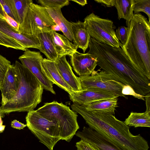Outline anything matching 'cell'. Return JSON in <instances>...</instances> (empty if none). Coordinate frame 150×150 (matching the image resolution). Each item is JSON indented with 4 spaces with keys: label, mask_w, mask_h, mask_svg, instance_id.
<instances>
[{
    "label": "cell",
    "mask_w": 150,
    "mask_h": 150,
    "mask_svg": "<svg viewBox=\"0 0 150 150\" xmlns=\"http://www.w3.org/2000/svg\"><path fill=\"white\" fill-rule=\"evenodd\" d=\"M88 47V53L96 56L97 65L102 70L139 95L145 96L150 93V80L139 72L121 47H113L91 37Z\"/></svg>",
    "instance_id": "1"
},
{
    "label": "cell",
    "mask_w": 150,
    "mask_h": 150,
    "mask_svg": "<svg viewBox=\"0 0 150 150\" xmlns=\"http://www.w3.org/2000/svg\"><path fill=\"white\" fill-rule=\"evenodd\" d=\"M71 107L80 115L89 128L103 136L122 150H148L147 141L140 134L133 135L124 121L109 112L90 110L73 103Z\"/></svg>",
    "instance_id": "2"
},
{
    "label": "cell",
    "mask_w": 150,
    "mask_h": 150,
    "mask_svg": "<svg viewBox=\"0 0 150 150\" xmlns=\"http://www.w3.org/2000/svg\"><path fill=\"white\" fill-rule=\"evenodd\" d=\"M127 27L123 49L139 72L150 80V23L141 13H136Z\"/></svg>",
    "instance_id": "3"
},
{
    "label": "cell",
    "mask_w": 150,
    "mask_h": 150,
    "mask_svg": "<svg viewBox=\"0 0 150 150\" xmlns=\"http://www.w3.org/2000/svg\"><path fill=\"white\" fill-rule=\"evenodd\" d=\"M19 81L18 90L14 96L1 106L4 114L34 110L42 101L43 87L37 78L18 61L13 64Z\"/></svg>",
    "instance_id": "4"
},
{
    "label": "cell",
    "mask_w": 150,
    "mask_h": 150,
    "mask_svg": "<svg viewBox=\"0 0 150 150\" xmlns=\"http://www.w3.org/2000/svg\"><path fill=\"white\" fill-rule=\"evenodd\" d=\"M36 110L43 117L58 125L61 140L70 142L79 128L77 113L62 103L54 101L45 103Z\"/></svg>",
    "instance_id": "5"
},
{
    "label": "cell",
    "mask_w": 150,
    "mask_h": 150,
    "mask_svg": "<svg viewBox=\"0 0 150 150\" xmlns=\"http://www.w3.org/2000/svg\"><path fill=\"white\" fill-rule=\"evenodd\" d=\"M55 24L46 8L33 2L19 24V30L24 35L37 37L40 33L53 31L51 27Z\"/></svg>",
    "instance_id": "6"
},
{
    "label": "cell",
    "mask_w": 150,
    "mask_h": 150,
    "mask_svg": "<svg viewBox=\"0 0 150 150\" xmlns=\"http://www.w3.org/2000/svg\"><path fill=\"white\" fill-rule=\"evenodd\" d=\"M27 126L31 132L49 150H53L61 140L58 125L41 116L36 110L28 112L26 117Z\"/></svg>",
    "instance_id": "7"
},
{
    "label": "cell",
    "mask_w": 150,
    "mask_h": 150,
    "mask_svg": "<svg viewBox=\"0 0 150 150\" xmlns=\"http://www.w3.org/2000/svg\"><path fill=\"white\" fill-rule=\"evenodd\" d=\"M84 20L86 23L91 38L100 43L123 49V45L116 36L112 21L101 18L93 12L87 16Z\"/></svg>",
    "instance_id": "8"
},
{
    "label": "cell",
    "mask_w": 150,
    "mask_h": 150,
    "mask_svg": "<svg viewBox=\"0 0 150 150\" xmlns=\"http://www.w3.org/2000/svg\"><path fill=\"white\" fill-rule=\"evenodd\" d=\"M94 70L90 75L79 77L82 88H95L110 92L119 96L126 98L122 93L125 85L116 80L110 74L103 70Z\"/></svg>",
    "instance_id": "9"
},
{
    "label": "cell",
    "mask_w": 150,
    "mask_h": 150,
    "mask_svg": "<svg viewBox=\"0 0 150 150\" xmlns=\"http://www.w3.org/2000/svg\"><path fill=\"white\" fill-rule=\"evenodd\" d=\"M43 59L40 52L28 49L18 58L21 64L28 68L39 80L43 89L55 94L53 89V83L48 79L42 71L41 63Z\"/></svg>",
    "instance_id": "10"
},
{
    "label": "cell",
    "mask_w": 150,
    "mask_h": 150,
    "mask_svg": "<svg viewBox=\"0 0 150 150\" xmlns=\"http://www.w3.org/2000/svg\"><path fill=\"white\" fill-rule=\"evenodd\" d=\"M119 96L108 91L95 88H82L81 91L69 95L70 99L79 105L105 99L117 98Z\"/></svg>",
    "instance_id": "11"
},
{
    "label": "cell",
    "mask_w": 150,
    "mask_h": 150,
    "mask_svg": "<svg viewBox=\"0 0 150 150\" xmlns=\"http://www.w3.org/2000/svg\"><path fill=\"white\" fill-rule=\"evenodd\" d=\"M70 60L74 70L80 76L90 75L97 65L96 56L88 52L76 51L70 56Z\"/></svg>",
    "instance_id": "12"
},
{
    "label": "cell",
    "mask_w": 150,
    "mask_h": 150,
    "mask_svg": "<svg viewBox=\"0 0 150 150\" xmlns=\"http://www.w3.org/2000/svg\"><path fill=\"white\" fill-rule=\"evenodd\" d=\"M76 135L92 145L99 150H122L105 136L89 127H84Z\"/></svg>",
    "instance_id": "13"
},
{
    "label": "cell",
    "mask_w": 150,
    "mask_h": 150,
    "mask_svg": "<svg viewBox=\"0 0 150 150\" xmlns=\"http://www.w3.org/2000/svg\"><path fill=\"white\" fill-rule=\"evenodd\" d=\"M0 31L27 49L34 48L39 50L40 47L37 37L27 36L17 31L4 19L1 18H0Z\"/></svg>",
    "instance_id": "14"
},
{
    "label": "cell",
    "mask_w": 150,
    "mask_h": 150,
    "mask_svg": "<svg viewBox=\"0 0 150 150\" xmlns=\"http://www.w3.org/2000/svg\"><path fill=\"white\" fill-rule=\"evenodd\" d=\"M54 62L61 76L72 90L75 92L81 91L82 88L80 79L74 73L66 56L58 57Z\"/></svg>",
    "instance_id": "15"
},
{
    "label": "cell",
    "mask_w": 150,
    "mask_h": 150,
    "mask_svg": "<svg viewBox=\"0 0 150 150\" xmlns=\"http://www.w3.org/2000/svg\"><path fill=\"white\" fill-rule=\"evenodd\" d=\"M18 85V78L13 64L8 68L0 88L2 97L1 106L5 105L14 96Z\"/></svg>",
    "instance_id": "16"
},
{
    "label": "cell",
    "mask_w": 150,
    "mask_h": 150,
    "mask_svg": "<svg viewBox=\"0 0 150 150\" xmlns=\"http://www.w3.org/2000/svg\"><path fill=\"white\" fill-rule=\"evenodd\" d=\"M41 65L43 72L53 84H56L66 91L69 95L74 92L61 76L54 62L43 58L42 61Z\"/></svg>",
    "instance_id": "17"
},
{
    "label": "cell",
    "mask_w": 150,
    "mask_h": 150,
    "mask_svg": "<svg viewBox=\"0 0 150 150\" xmlns=\"http://www.w3.org/2000/svg\"><path fill=\"white\" fill-rule=\"evenodd\" d=\"M71 30L74 44L78 48L82 50L84 53L88 47L91 37L88 33L87 24L85 21L71 22Z\"/></svg>",
    "instance_id": "18"
},
{
    "label": "cell",
    "mask_w": 150,
    "mask_h": 150,
    "mask_svg": "<svg viewBox=\"0 0 150 150\" xmlns=\"http://www.w3.org/2000/svg\"><path fill=\"white\" fill-rule=\"evenodd\" d=\"M54 45L58 57L71 56L78 48L64 35L52 31L51 33Z\"/></svg>",
    "instance_id": "19"
},
{
    "label": "cell",
    "mask_w": 150,
    "mask_h": 150,
    "mask_svg": "<svg viewBox=\"0 0 150 150\" xmlns=\"http://www.w3.org/2000/svg\"><path fill=\"white\" fill-rule=\"evenodd\" d=\"M46 8L55 23L60 27L61 32L71 42L73 41L71 22L69 21L64 17L62 12L61 9Z\"/></svg>",
    "instance_id": "20"
},
{
    "label": "cell",
    "mask_w": 150,
    "mask_h": 150,
    "mask_svg": "<svg viewBox=\"0 0 150 150\" xmlns=\"http://www.w3.org/2000/svg\"><path fill=\"white\" fill-rule=\"evenodd\" d=\"M51 32L42 33L37 36L40 45L39 50L45 55L47 59L54 62L58 56L54 45Z\"/></svg>",
    "instance_id": "21"
},
{
    "label": "cell",
    "mask_w": 150,
    "mask_h": 150,
    "mask_svg": "<svg viewBox=\"0 0 150 150\" xmlns=\"http://www.w3.org/2000/svg\"><path fill=\"white\" fill-rule=\"evenodd\" d=\"M134 0H115L114 6L117 11L118 19H125L127 26L134 15Z\"/></svg>",
    "instance_id": "22"
},
{
    "label": "cell",
    "mask_w": 150,
    "mask_h": 150,
    "mask_svg": "<svg viewBox=\"0 0 150 150\" xmlns=\"http://www.w3.org/2000/svg\"><path fill=\"white\" fill-rule=\"evenodd\" d=\"M117 98L105 99L92 102L82 105L86 109L113 114L118 107Z\"/></svg>",
    "instance_id": "23"
},
{
    "label": "cell",
    "mask_w": 150,
    "mask_h": 150,
    "mask_svg": "<svg viewBox=\"0 0 150 150\" xmlns=\"http://www.w3.org/2000/svg\"><path fill=\"white\" fill-rule=\"evenodd\" d=\"M128 127H150V111L142 113L131 112L124 121Z\"/></svg>",
    "instance_id": "24"
},
{
    "label": "cell",
    "mask_w": 150,
    "mask_h": 150,
    "mask_svg": "<svg viewBox=\"0 0 150 150\" xmlns=\"http://www.w3.org/2000/svg\"><path fill=\"white\" fill-rule=\"evenodd\" d=\"M14 9L20 24L30 5L33 2L32 0H12Z\"/></svg>",
    "instance_id": "25"
},
{
    "label": "cell",
    "mask_w": 150,
    "mask_h": 150,
    "mask_svg": "<svg viewBox=\"0 0 150 150\" xmlns=\"http://www.w3.org/2000/svg\"><path fill=\"white\" fill-rule=\"evenodd\" d=\"M0 45L7 48L25 51L27 49L15 40L0 31Z\"/></svg>",
    "instance_id": "26"
},
{
    "label": "cell",
    "mask_w": 150,
    "mask_h": 150,
    "mask_svg": "<svg viewBox=\"0 0 150 150\" xmlns=\"http://www.w3.org/2000/svg\"><path fill=\"white\" fill-rule=\"evenodd\" d=\"M134 14L143 12L148 16L150 23V0H134Z\"/></svg>",
    "instance_id": "27"
},
{
    "label": "cell",
    "mask_w": 150,
    "mask_h": 150,
    "mask_svg": "<svg viewBox=\"0 0 150 150\" xmlns=\"http://www.w3.org/2000/svg\"><path fill=\"white\" fill-rule=\"evenodd\" d=\"M38 3L46 8H61L69 4L68 0H38Z\"/></svg>",
    "instance_id": "28"
},
{
    "label": "cell",
    "mask_w": 150,
    "mask_h": 150,
    "mask_svg": "<svg viewBox=\"0 0 150 150\" xmlns=\"http://www.w3.org/2000/svg\"><path fill=\"white\" fill-rule=\"evenodd\" d=\"M1 4L5 13L18 23V20L15 13L12 0H0Z\"/></svg>",
    "instance_id": "29"
},
{
    "label": "cell",
    "mask_w": 150,
    "mask_h": 150,
    "mask_svg": "<svg viewBox=\"0 0 150 150\" xmlns=\"http://www.w3.org/2000/svg\"><path fill=\"white\" fill-rule=\"evenodd\" d=\"M11 65L10 61L0 54V88L8 69Z\"/></svg>",
    "instance_id": "30"
},
{
    "label": "cell",
    "mask_w": 150,
    "mask_h": 150,
    "mask_svg": "<svg viewBox=\"0 0 150 150\" xmlns=\"http://www.w3.org/2000/svg\"><path fill=\"white\" fill-rule=\"evenodd\" d=\"M128 32V27L124 26H119L115 32L117 38L123 45H125L127 42Z\"/></svg>",
    "instance_id": "31"
},
{
    "label": "cell",
    "mask_w": 150,
    "mask_h": 150,
    "mask_svg": "<svg viewBox=\"0 0 150 150\" xmlns=\"http://www.w3.org/2000/svg\"><path fill=\"white\" fill-rule=\"evenodd\" d=\"M75 146L77 148L76 150H99L91 144L81 139L76 142Z\"/></svg>",
    "instance_id": "32"
},
{
    "label": "cell",
    "mask_w": 150,
    "mask_h": 150,
    "mask_svg": "<svg viewBox=\"0 0 150 150\" xmlns=\"http://www.w3.org/2000/svg\"><path fill=\"white\" fill-rule=\"evenodd\" d=\"M122 93L124 95H131L139 99L144 100L145 96H142L136 93L133 89L127 85H125L122 90Z\"/></svg>",
    "instance_id": "33"
},
{
    "label": "cell",
    "mask_w": 150,
    "mask_h": 150,
    "mask_svg": "<svg viewBox=\"0 0 150 150\" xmlns=\"http://www.w3.org/2000/svg\"><path fill=\"white\" fill-rule=\"evenodd\" d=\"M4 17V19L8 24L17 31L19 32V24L18 23L5 13Z\"/></svg>",
    "instance_id": "34"
},
{
    "label": "cell",
    "mask_w": 150,
    "mask_h": 150,
    "mask_svg": "<svg viewBox=\"0 0 150 150\" xmlns=\"http://www.w3.org/2000/svg\"><path fill=\"white\" fill-rule=\"evenodd\" d=\"M11 126L13 128L20 130L23 129L27 126L26 124H24L16 120H14L12 121Z\"/></svg>",
    "instance_id": "35"
},
{
    "label": "cell",
    "mask_w": 150,
    "mask_h": 150,
    "mask_svg": "<svg viewBox=\"0 0 150 150\" xmlns=\"http://www.w3.org/2000/svg\"><path fill=\"white\" fill-rule=\"evenodd\" d=\"M94 1L104 6L109 7L114 6L115 0H96Z\"/></svg>",
    "instance_id": "36"
},
{
    "label": "cell",
    "mask_w": 150,
    "mask_h": 150,
    "mask_svg": "<svg viewBox=\"0 0 150 150\" xmlns=\"http://www.w3.org/2000/svg\"><path fill=\"white\" fill-rule=\"evenodd\" d=\"M145 97L146 106V110L148 111H150V93L145 96Z\"/></svg>",
    "instance_id": "37"
},
{
    "label": "cell",
    "mask_w": 150,
    "mask_h": 150,
    "mask_svg": "<svg viewBox=\"0 0 150 150\" xmlns=\"http://www.w3.org/2000/svg\"><path fill=\"white\" fill-rule=\"evenodd\" d=\"M69 1H74L82 6H83L87 4L86 0H72Z\"/></svg>",
    "instance_id": "38"
},
{
    "label": "cell",
    "mask_w": 150,
    "mask_h": 150,
    "mask_svg": "<svg viewBox=\"0 0 150 150\" xmlns=\"http://www.w3.org/2000/svg\"><path fill=\"white\" fill-rule=\"evenodd\" d=\"M51 30L54 32L56 31H61V30L60 27L57 24H55L52 26L51 28Z\"/></svg>",
    "instance_id": "39"
},
{
    "label": "cell",
    "mask_w": 150,
    "mask_h": 150,
    "mask_svg": "<svg viewBox=\"0 0 150 150\" xmlns=\"http://www.w3.org/2000/svg\"><path fill=\"white\" fill-rule=\"evenodd\" d=\"M5 12L3 10V8L0 3V16L2 17L3 19L4 18Z\"/></svg>",
    "instance_id": "40"
},
{
    "label": "cell",
    "mask_w": 150,
    "mask_h": 150,
    "mask_svg": "<svg viewBox=\"0 0 150 150\" xmlns=\"http://www.w3.org/2000/svg\"><path fill=\"white\" fill-rule=\"evenodd\" d=\"M1 107H0V114H1V115H2L4 117V116H5V115H4L5 114L1 112Z\"/></svg>",
    "instance_id": "41"
},
{
    "label": "cell",
    "mask_w": 150,
    "mask_h": 150,
    "mask_svg": "<svg viewBox=\"0 0 150 150\" xmlns=\"http://www.w3.org/2000/svg\"><path fill=\"white\" fill-rule=\"evenodd\" d=\"M0 18H2V17L0 16Z\"/></svg>",
    "instance_id": "42"
}]
</instances>
